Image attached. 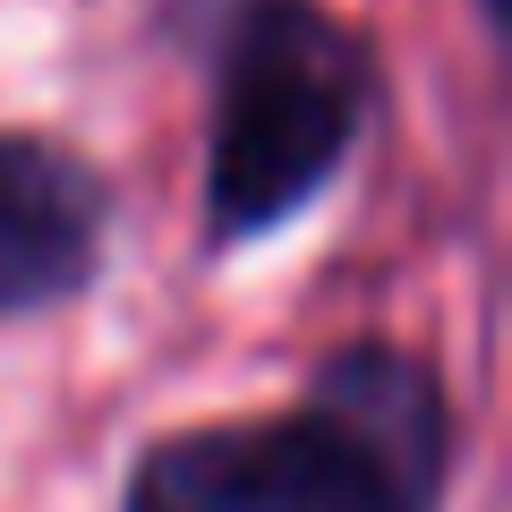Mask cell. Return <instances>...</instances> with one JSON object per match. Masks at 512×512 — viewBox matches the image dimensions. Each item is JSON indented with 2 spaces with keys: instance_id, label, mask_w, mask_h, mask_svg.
I'll return each instance as SVG.
<instances>
[{
  "instance_id": "6da1fadb",
  "label": "cell",
  "mask_w": 512,
  "mask_h": 512,
  "mask_svg": "<svg viewBox=\"0 0 512 512\" xmlns=\"http://www.w3.org/2000/svg\"><path fill=\"white\" fill-rule=\"evenodd\" d=\"M453 393L419 350L350 342L282 419H214L146 444L120 512H444Z\"/></svg>"
},
{
  "instance_id": "7a4b0ae2",
  "label": "cell",
  "mask_w": 512,
  "mask_h": 512,
  "mask_svg": "<svg viewBox=\"0 0 512 512\" xmlns=\"http://www.w3.org/2000/svg\"><path fill=\"white\" fill-rule=\"evenodd\" d=\"M376 111V52L316 0L239 9L214 77V146H205V239L256 248L291 231L333 180Z\"/></svg>"
},
{
  "instance_id": "3957f363",
  "label": "cell",
  "mask_w": 512,
  "mask_h": 512,
  "mask_svg": "<svg viewBox=\"0 0 512 512\" xmlns=\"http://www.w3.org/2000/svg\"><path fill=\"white\" fill-rule=\"evenodd\" d=\"M111 248V188L60 137L0 128V325L69 308Z\"/></svg>"
}]
</instances>
